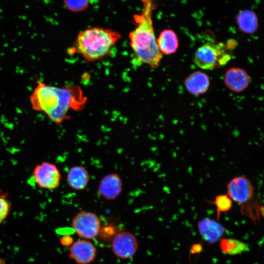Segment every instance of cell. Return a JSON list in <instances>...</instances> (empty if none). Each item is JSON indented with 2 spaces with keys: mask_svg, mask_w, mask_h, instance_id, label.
<instances>
[{
  "mask_svg": "<svg viewBox=\"0 0 264 264\" xmlns=\"http://www.w3.org/2000/svg\"><path fill=\"white\" fill-rule=\"evenodd\" d=\"M87 100L79 85L60 87L47 85L39 80L29 96L32 108L44 112L57 125L70 118L69 111L83 110Z\"/></svg>",
  "mask_w": 264,
  "mask_h": 264,
  "instance_id": "obj_1",
  "label": "cell"
},
{
  "mask_svg": "<svg viewBox=\"0 0 264 264\" xmlns=\"http://www.w3.org/2000/svg\"><path fill=\"white\" fill-rule=\"evenodd\" d=\"M141 11L133 16L134 29L129 35L130 46L134 54L133 61L137 65L157 67L163 54L157 46L152 19L153 0H141Z\"/></svg>",
  "mask_w": 264,
  "mask_h": 264,
  "instance_id": "obj_2",
  "label": "cell"
},
{
  "mask_svg": "<svg viewBox=\"0 0 264 264\" xmlns=\"http://www.w3.org/2000/svg\"><path fill=\"white\" fill-rule=\"evenodd\" d=\"M121 34L110 28L93 27L80 32L72 49L87 63L101 60L109 56Z\"/></svg>",
  "mask_w": 264,
  "mask_h": 264,
  "instance_id": "obj_3",
  "label": "cell"
},
{
  "mask_svg": "<svg viewBox=\"0 0 264 264\" xmlns=\"http://www.w3.org/2000/svg\"><path fill=\"white\" fill-rule=\"evenodd\" d=\"M231 50L222 43H206L198 47L193 58L194 64L204 70H212L226 65L232 57Z\"/></svg>",
  "mask_w": 264,
  "mask_h": 264,
  "instance_id": "obj_4",
  "label": "cell"
},
{
  "mask_svg": "<svg viewBox=\"0 0 264 264\" xmlns=\"http://www.w3.org/2000/svg\"><path fill=\"white\" fill-rule=\"evenodd\" d=\"M100 217L92 212L81 210L73 218L71 227L75 233L85 240H91L98 236L101 228Z\"/></svg>",
  "mask_w": 264,
  "mask_h": 264,
  "instance_id": "obj_5",
  "label": "cell"
},
{
  "mask_svg": "<svg viewBox=\"0 0 264 264\" xmlns=\"http://www.w3.org/2000/svg\"><path fill=\"white\" fill-rule=\"evenodd\" d=\"M33 176L39 187L47 190L56 189L61 179V173L57 166L47 161L37 165L33 170Z\"/></svg>",
  "mask_w": 264,
  "mask_h": 264,
  "instance_id": "obj_6",
  "label": "cell"
},
{
  "mask_svg": "<svg viewBox=\"0 0 264 264\" xmlns=\"http://www.w3.org/2000/svg\"><path fill=\"white\" fill-rule=\"evenodd\" d=\"M111 250L115 256L121 259L133 257L138 248L135 236L128 231H121L111 241Z\"/></svg>",
  "mask_w": 264,
  "mask_h": 264,
  "instance_id": "obj_7",
  "label": "cell"
},
{
  "mask_svg": "<svg viewBox=\"0 0 264 264\" xmlns=\"http://www.w3.org/2000/svg\"><path fill=\"white\" fill-rule=\"evenodd\" d=\"M227 195L238 203L248 201L252 197L254 187L250 180L242 175L233 178L226 185Z\"/></svg>",
  "mask_w": 264,
  "mask_h": 264,
  "instance_id": "obj_8",
  "label": "cell"
},
{
  "mask_svg": "<svg viewBox=\"0 0 264 264\" xmlns=\"http://www.w3.org/2000/svg\"><path fill=\"white\" fill-rule=\"evenodd\" d=\"M68 256L77 264H90L95 259L97 249L88 240L82 239L73 242L68 248Z\"/></svg>",
  "mask_w": 264,
  "mask_h": 264,
  "instance_id": "obj_9",
  "label": "cell"
},
{
  "mask_svg": "<svg viewBox=\"0 0 264 264\" xmlns=\"http://www.w3.org/2000/svg\"><path fill=\"white\" fill-rule=\"evenodd\" d=\"M123 189L122 181L116 173L108 174L99 181L97 188L98 194L106 200H113L121 194Z\"/></svg>",
  "mask_w": 264,
  "mask_h": 264,
  "instance_id": "obj_10",
  "label": "cell"
},
{
  "mask_svg": "<svg viewBox=\"0 0 264 264\" xmlns=\"http://www.w3.org/2000/svg\"><path fill=\"white\" fill-rule=\"evenodd\" d=\"M198 227L203 240L211 244L220 241L225 233L224 227L218 221L209 218L200 220Z\"/></svg>",
  "mask_w": 264,
  "mask_h": 264,
  "instance_id": "obj_11",
  "label": "cell"
},
{
  "mask_svg": "<svg viewBox=\"0 0 264 264\" xmlns=\"http://www.w3.org/2000/svg\"><path fill=\"white\" fill-rule=\"evenodd\" d=\"M250 79L248 73L239 67H232L228 69L224 77V83L226 87L234 92L244 90L249 86Z\"/></svg>",
  "mask_w": 264,
  "mask_h": 264,
  "instance_id": "obj_12",
  "label": "cell"
},
{
  "mask_svg": "<svg viewBox=\"0 0 264 264\" xmlns=\"http://www.w3.org/2000/svg\"><path fill=\"white\" fill-rule=\"evenodd\" d=\"M210 85L209 76L206 73L201 71L193 72L184 81L186 89L194 95L205 93L208 90Z\"/></svg>",
  "mask_w": 264,
  "mask_h": 264,
  "instance_id": "obj_13",
  "label": "cell"
},
{
  "mask_svg": "<svg viewBox=\"0 0 264 264\" xmlns=\"http://www.w3.org/2000/svg\"><path fill=\"white\" fill-rule=\"evenodd\" d=\"M66 178L67 184L69 187L76 191H82L87 187L90 175L84 166L75 165L69 169Z\"/></svg>",
  "mask_w": 264,
  "mask_h": 264,
  "instance_id": "obj_14",
  "label": "cell"
},
{
  "mask_svg": "<svg viewBox=\"0 0 264 264\" xmlns=\"http://www.w3.org/2000/svg\"><path fill=\"white\" fill-rule=\"evenodd\" d=\"M236 21L239 30L245 34L254 33L259 26L258 16L251 9L240 11L236 16Z\"/></svg>",
  "mask_w": 264,
  "mask_h": 264,
  "instance_id": "obj_15",
  "label": "cell"
},
{
  "mask_svg": "<svg viewBox=\"0 0 264 264\" xmlns=\"http://www.w3.org/2000/svg\"><path fill=\"white\" fill-rule=\"evenodd\" d=\"M159 50L166 55L175 53L178 47V40L176 33L172 29H164L156 39Z\"/></svg>",
  "mask_w": 264,
  "mask_h": 264,
  "instance_id": "obj_16",
  "label": "cell"
},
{
  "mask_svg": "<svg viewBox=\"0 0 264 264\" xmlns=\"http://www.w3.org/2000/svg\"><path fill=\"white\" fill-rule=\"evenodd\" d=\"M220 247L223 253L229 255H237L249 249L246 244L234 239L221 238L220 240Z\"/></svg>",
  "mask_w": 264,
  "mask_h": 264,
  "instance_id": "obj_17",
  "label": "cell"
},
{
  "mask_svg": "<svg viewBox=\"0 0 264 264\" xmlns=\"http://www.w3.org/2000/svg\"><path fill=\"white\" fill-rule=\"evenodd\" d=\"M207 201L215 205L217 219L219 220L221 213L227 212L231 209L233 201L227 194H220L217 195L213 200Z\"/></svg>",
  "mask_w": 264,
  "mask_h": 264,
  "instance_id": "obj_18",
  "label": "cell"
},
{
  "mask_svg": "<svg viewBox=\"0 0 264 264\" xmlns=\"http://www.w3.org/2000/svg\"><path fill=\"white\" fill-rule=\"evenodd\" d=\"M11 209L8 194L0 189V223L7 217Z\"/></svg>",
  "mask_w": 264,
  "mask_h": 264,
  "instance_id": "obj_19",
  "label": "cell"
},
{
  "mask_svg": "<svg viewBox=\"0 0 264 264\" xmlns=\"http://www.w3.org/2000/svg\"><path fill=\"white\" fill-rule=\"evenodd\" d=\"M115 225L102 226L98 236L101 239L111 241L114 237L121 231Z\"/></svg>",
  "mask_w": 264,
  "mask_h": 264,
  "instance_id": "obj_20",
  "label": "cell"
},
{
  "mask_svg": "<svg viewBox=\"0 0 264 264\" xmlns=\"http://www.w3.org/2000/svg\"><path fill=\"white\" fill-rule=\"evenodd\" d=\"M89 0H64L66 7L73 12L85 10L88 6Z\"/></svg>",
  "mask_w": 264,
  "mask_h": 264,
  "instance_id": "obj_21",
  "label": "cell"
},
{
  "mask_svg": "<svg viewBox=\"0 0 264 264\" xmlns=\"http://www.w3.org/2000/svg\"><path fill=\"white\" fill-rule=\"evenodd\" d=\"M73 239L68 235L64 236L61 239V243L64 246H70L73 243Z\"/></svg>",
  "mask_w": 264,
  "mask_h": 264,
  "instance_id": "obj_22",
  "label": "cell"
},
{
  "mask_svg": "<svg viewBox=\"0 0 264 264\" xmlns=\"http://www.w3.org/2000/svg\"><path fill=\"white\" fill-rule=\"evenodd\" d=\"M202 249V246L200 244H195L192 246L191 252L192 254L198 253Z\"/></svg>",
  "mask_w": 264,
  "mask_h": 264,
  "instance_id": "obj_23",
  "label": "cell"
}]
</instances>
